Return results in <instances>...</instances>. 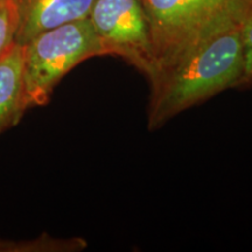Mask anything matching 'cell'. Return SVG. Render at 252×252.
<instances>
[{"instance_id": "6da1fadb", "label": "cell", "mask_w": 252, "mask_h": 252, "mask_svg": "<svg viewBox=\"0 0 252 252\" xmlns=\"http://www.w3.org/2000/svg\"><path fill=\"white\" fill-rule=\"evenodd\" d=\"M153 50L151 87L223 32L241 27L252 0H143Z\"/></svg>"}, {"instance_id": "7a4b0ae2", "label": "cell", "mask_w": 252, "mask_h": 252, "mask_svg": "<svg viewBox=\"0 0 252 252\" xmlns=\"http://www.w3.org/2000/svg\"><path fill=\"white\" fill-rule=\"evenodd\" d=\"M243 71L239 27L212 37L151 87L150 130L220 91L235 89Z\"/></svg>"}, {"instance_id": "3957f363", "label": "cell", "mask_w": 252, "mask_h": 252, "mask_svg": "<svg viewBox=\"0 0 252 252\" xmlns=\"http://www.w3.org/2000/svg\"><path fill=\"white\" fill-rule=\"evenodd\" d=\"M25 46V109L45 105L56 84L81 62L104 55L89 18L37 34Z\"/></svg>"}, {"instance_id": "277c9868", "label": "cell", "mask_w": 252, "mask_h": 252, "mask_svg": "<svg viewBox=\"0 0 252 252\" xmlns=\"http://www.w3.org/2000/svg\"><path fill=\"white\" fill-rule=\"evenodd\" d=\"M89 20L104 55L121 56L150 81L153 75L152 37L143 0H96Z\"/></svg>"}, {"instance_id": "5b68a950", "label": "cell", "mask_w": 252, "mask_h": 252, "mask_svg": "<svg viewBox=\"0 0 252 252\" xmlns=\"http://www.w3.org/2000/svg\"><path fill=\"white\" fill-rule=\"evenodd\" d=\"M96 0H15L18 28L14 41H28L52 28L89 18Z\"/></svg>"}, {"instance_id": "8992f818", "label": "cell", "mask_w": 252, "mask_h": 252, "mask_svg": "<svg viewBox=\"0 0 252 252\" xmlns=\"http://www.w3.org/2000/svg\"><path fill=\"white\" fill-rule=\"evenodd\" d=\"M25 46L13 42L0 55V133L18 124L26 111L23 102Z\"/></svg>"}, {"instance_id": "52a82bcc", "label": "cell", "mask_w": 252, "mask_h": 252, "mask_svg": "<svg viewBox=\"0 0 252 252\" xmlns=\"http://www.w3.org/2000/svg\"><path fill=\"white\" fill-rule=\"evenodd\" d=\"M18 21L15 0H0V55L14 41Z\"/></svg>"}, {"instance_id": "ba28073f", "label": "cell", "mask_w": 252, "mask_h": 252, "mask_svg": "<svg viewBox=\"0 0 252 252\" xmlns=\"http://www.w3.org/2000/svg\"><path fill=\"white\" fill-rule=\"evenodd\" d=\"M239 32L243 52V71L236 89L252 86V9L242 23Z\"/></svg>"}]
</instances>
